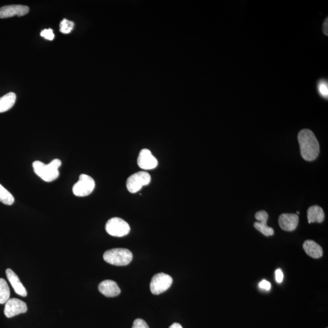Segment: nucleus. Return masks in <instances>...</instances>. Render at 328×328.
I'll use <instances>...</instances> for the list:
<instances>
[{"label":"nucleus","instance_id":"nucleus-12","mask_svg":"<svg viewBox=\"0 0 328 328\" xmlns=\"http://www.w3.org/2000/svg\"><path fill=\"white\" fill-rule=\"evenodd\" d=\"M98 291L107 297H114L120 294V289L113 280H104L98 285Z\"/></svg>","mask_w":328,"mask_h":328},{"label":"nucleus","instance_id":"nucleus-25","mask_svg":"<svg viewBox=\"0 0 328 328\" xmlns=\"http://www.w3.org/2000/svg\"><path fill=\"white\" fill-rule=\"evenodd\" d=\"M283 272L280 270V269H278V270L275 271V278H276V281L278 283H281L283 280Z\"/></svg>","mask_w":328,"mask_h":328},{"label":"nucleus","instance_id":"nucleus-28","mask_svg":"<svg viewBox=\"0 0 328 328\" xmlns=\"http://www.w3.org/2000/svg\"><path fill=\"white\" fill-rule=\"evenodd\" d=\"M169 328H183L181 325L179 323H175L172 324L171 326L169 327Z\"/></svg>","mask_w":328,"mask_h":328},{"label":"nucleus","instance_id":"nucleus-14","mask_svg":"<svg viewBox=\"0 0 328 328\" xmlns=\"http://www.w3.org/2000/svg\"><path fill=\"white\" fill-rule=\"evenodd\" d=\"M306 254L313 258H319L322 257L323 249L317 242L313 240L305 241L303 245Z\"/></svg>","mask_w":328,"mask_h":328},{"label":"nucleus","instance_id":"nucleus-19","mask_svg":"<svg viewBox=\"0 0 328 328\" xmlns=\"http://www.w3.org/2000/svg\"><path fill=\"white\" fill-rule=\"evenodd\" d=\"M254 225L256 229L260 231L261 234L266 236V237H270V236H272L274 234V229L269 227L266 223L255 222Z\"/></svg>","mask_w":328,"mask_h":328},{"label":"nucleus","instance_id":"nucleus-7","mask_svg":"<svg viewBox=\"0 0 328 328\" xmlns=\"http://www.w3.org/2000/svg\"><path fill=\"white\" fill-rule=\"evenodd\" d=\"M173 283V278L164 273L157 274L150 283V290L154 295H159L168 290Z\"/></svg>","mask_w":328,"mask_h":328},{"label":"nucleus","instance_id":"nucleus-20","mask_svg":"<svg viewBox=\"0 0 328 328\" xmlns=\"http://www.w3.org/2000/svg\"><path fill=\"white\" fill-rule=\"evenodd\" d=\"M74 27V23L68 20L67 19H64L60 24V31L63 34H67L73 30Z\"/></svg>","mask_w":328,"mask_h":328},{"label":"nucleus","instance_id":"nucleus-2","mask_svg":"<svg viewBox=\"0 0 328 328\" xmlns=\"http://www.w3.org/2000/svg\"><path fill=\"white\" fill-rule=\"evenodd\" d=\"M61 166V161L58 159H55L48 164L39 160H36L32 163L33 169L36 175L47 182L54 181L58 178L60 175L58 169Z\"/></svg>","mask_w":328,"mask_h":328},{"label":"nucleus","instance_id":"nucleus-8","mask_svg":"<svg viewBox=\"0 0 328 328\" xmlns=\"http://www.w3.org/2000/svg\"><path fill=\"white\" fill-rule=\"evenodd\" d=\"M28 311L27 304L18 298H11L5 303L4 313L7 318H12Z\"/></svg>","mask_w":328,"mask_h":328},{"label":"nucleus","instance_id":"nucleus-23","mask_svg":"<svg viewBox=\"0 0 328 328\" xmlns=\"http://www.w3.org/2000/svg\"><path fill=\"white\" fill-rule=\"evenodd\" d=\"M40 35L42 37L50 41L53 40L55 37L53 31L51 29H44L41 32Z\"/></svg>","mask_w":328,"mask_h":328},{"label":"nucleus","instance_id":"nucleus-17","mask_svg":"<svg viewBox=\"0 0 328 328\" xmlns=\"http://www.w3.org/2000/svg\"><path fill=\"white\" fill-rule=\"evenodd\" d=\"M10 289L7 282L3 278H0V304H5L9 299Z\"/></svg>","mask_w":328,"mask_h":328},{"label":"nucleus","instance_id":"nucleus-26","mask_svg":"<svg viewBox=\"0 0 328 328\" xmlns=\"http://www.w3.org/2000/svg\"><path fill=\"white\" fill-rule=\"evenodd\" d=\"M259 287L262 289V290L270 291L271 288V284L270 282L264 280L259 283Z\"/></svg>","mask_w":328,"mask_h":328},{"label":"nucleus","instance_id":"nucleus-15","mask_svg":"<svg viewBox=\"0 0 328 328\" xmlns=\"http://www.w3.org/2000/svg\"><path fill=\"white\" fill-rule=\"evenodd\" d=\"M324 217L325 216L323 210L319 206H311L308 210V220L309 223L322 222Z\"/></svg>","mask_w":328,"mask_h":328},{"label":"nucleus","instance_id":"nucleus-13","mask_svg":"<svg viewBox=\"0 0 328 328\" xmlns=\"http://www.w3.org/2000/svg\"><path fill=\"white\" fill-rule=\"evenodd\" d=\"M6 276L8 279L10 283L11 284L13 289L16 294L20 295L22 297L27 296L28 293L24 284H22L20 280L14 271L11 269H8L6 271Z\"/></svg>","mask_w":328,"mask_h":328},{"label":"nucleus","instance_id":"nucleus-11","mask_svg":"<svg viewBox=\"0 0 328 328\" xmlns=\"http://www.w3.org/2000/svg\"><path fill=\"white\" fill-rule=\"evenodd\" d=\"M29 8L24 5H9L0 8V18H7L17 15L24 16L28 14Z\"/></svg>","mask_w":328,"mask_h":328},{"label":"nucleus","instance_id":"nucleus-27","mask_svg":"<svg viewBox=\"0 0 328 328\" xmlns=\"http://www.w3.org/2000/svg\"><path fill=\"white\" fill-rule=\"evenodd\" d=\"M328 18H326L325 20H324L323 25V31L324 34L326 35H328Z\"/></svg>","mask_w":328,"mask_h":328},{"label":"nucleus","instance_id":"nucleus-18","mask_svg":"<svg viewBox=\"0 0 328 328\" xmlns=\"http://www.w3.org/2000/svg\"><path fill=\"white\" fill-rule=\"evenodd\" d=\"M14 196L11 193L0 184V202L4 204L11 206L14 204Z\"/></svg>","mask_w":328,"mask_h":328},{"label":"nucleus","instance_id":"nucleus-24","mask_svg":"<svg viewBox=\"0 0 328 328\" xmlns=\"http://www.w3.org/2000/svg\"><path fill=\"white\" fill-rule=\"evenodd\" d=\"M132 328H150L147 323L142 319H137L134 321Z\"/></svg>","mask_w":328,"mask_h":328},{"label":"nucleus","instance_id":"nucleus-10","mask_svg":"<svg viewBox=\"0 0 328 328\" xmlns=\"http://www.w3.org/2000/svg\"><path fill=\"white\" fill-rule=\"evenodd\" d=\"M299 218L295 213H283L278 218V223L282 230L292 232L297 229Z\"/></svg>","mask_w":328,"mask_h":328},{"label":"nucleus","instance_id":"nucleus-9","mask_svg":"<svg viewBox=\"0 0 328 328\" xmlns=\"http://www.w3.org/2000/svg\"><path fill=\"white\" fill-rule=\"evenodd\" d=\"M137 164L143 170H153L158 165V161L150 150L144 149L139 154Z\"/></svg>","mask_w":328,"mask_h":328},{"label":"nucleus","instance_id":"nucleus-6","mask_svg":"<svg viewBox=\"0 0 328 328\" xmlns=\"http://www.w3.org/2000/svg\"><path fill=\"white\" fill-rule=\"evenodd\" d=\"M151 182V176L146 172L134 173L127 180V188L131 193H135L142 189L144 186H148Z\"/></svg>","mask_w":328,"mask_h":328},{"label":"nucleus","instance_id":"nucleus-1","mask_svg":"<svg viewBox=\"0 0 328 328\" xmlns=\"http://www.w3.org/2000/svg\"><path fill=\"white\" fill-rule=\"evenodd\" d=\"M301 155L306 161H313L320 153V145L314 133L309 129L301 130L298 134Z\"/></svg>","mask_w":328,"mask_h":328},{"label":"nucleus","instance_id":"nucleus-4","mask_svg":"<svg viewBox=\"0 0 328 328\" xmlns=\"http://www.w3.org/2000/svg\"><path fill=\"white\" fill-rule=\"evenodd\" d=\"M106 230L108 234L116 237H123L129 234V223L120 218L114 217L107 221Z\"/></svg>","mask_w":328,"mask_h":328},{"label":"nucleus","instance_id":"nucleus-16","mask_svg":"<svg viewBox=\"0 0 328 328\" xmlns=\"http://www.w3.org/2000/svg\"><path fill=\"white\" fill-rule=\"evenodd\" d=\"M16 94L9 93L0 97V113H5L14 107L16 101Z\"/></svg>","mask_w":328,"mask_h":328},{"label":"nucleus","instance_id":"nucleus-3","mask_svg":"<svg viewBox=\"0 0 328 328\" xmlns=\"http://www.w3.org/2000/svg\"><path fill=\"white\" fill-rule=\"evenodd\" d=\"M104 260L108 263L124 266L129 264L133 260V254L129 249L115 248L105 252Z\"/></svg>","mask_w":328,"mask_h":328},{"label":"nucleus","instance_id":"nucleus-22","mask_svg":"<svg viewBox=\"0 0 328 328\" xmlns=\"http://www.w3.org/2000/svg\"><path fill=\"white\" fill-rule=\"evenodd\" d=\"M319 91L321 96L327 98L328 96V86L327 83L325 81H321L319 85Z\"/></svg>","mask_w":328,"mask_h":328},{"label":"nucleus","instance_id":"nucleus-21","mask_svg":"<svg viewBox=\"0 0 328 328\" xmlns=\"http://www.w3.org/2000/svg\"><path fill=\"white\" fill-rule=\"evenodd\" d=\"M268 218V213L264 211H260L256 213L255 218L257 219L258 222L266 223L267 224Z\"/></svg>","mask_w":328,"mask_h":328},{"label":"nucleus","instance_id":"nucleus-5","mask_svg":"<svg viewBox=\"0 0 328 328\" xmlns=\"http://www.w3.org/2000/svg\"><path fill=\"white\" fill-rule=\"evenodd\" d=\"M96 187L94 180L89 175L81 174L78 181L73 188V194L78 197H85L91 194Z\"/></svg>","mask_w":328,"mask_h":328}]
</instances>
